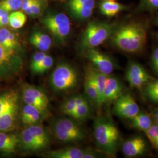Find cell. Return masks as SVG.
Instances as JSON below:
<instances>
[{
	"instance_id": "cell-5",
	"label": "cell",
	"mask_w": 158,
	"mask_h": 158,
	"mask_svg": "<svg viewBox=\"0 0 158 158\" xmlns=\"http://www.w3.org/2000/svg\"><path fill=\"white\" fill-rule=\"evenodd\" d=\"M51 132L57 140L63 143H75L85 139V132L72 119L62 118L55 120L51 125Z\"/></svg>"
},
{
	"instance_id": "cell-19",
	"label": "cell",
	"mask_w": 158,
	"mask_h": 158,
	"mask_svg": "<svg viewBox=\"0 0 158 158\" xmlns=\"http://www.w3.org/2000/svg\"><path fill=\"white\" fill-rule=\"evenodd\" d=\"M84 86L85 95L91 104L98 107V94L95 80L91 71L90 66L87 68L85 72Z\"/></svg>"
},
{
	"instance_id": "cell-12",
	"label": "cell",
	"mask_w": 158,
	"mask_h": 158,
	"mask_svg": "<svg viewBox=\"0 0 158 158\" xmlns=\"http://www.w3.org/2000/svg\"><path fill=\"white\" fill-rule=\"evenodd\" d=\"M86 56L93 67L98 71L107 76L113 73L115 67V63L107 54L96 48H93L86 51Z\"/></svg>"
},
{
	"instance_id": "cell-16",
	"label": "cell",
	"mask_w": 158,
	"mask_h": 158,
	"mask_svg": "<svg viewBox=\"0 0 158 158\" xmlns=\"http://www.w3.org/2000/svg\"><path fill=\"white\" fill-rule=\"evenodd\" d=\"M46 118L45 115L39 109L27 104L23 106L19 114L21 122L25 127L40 124Z\"/></svg>"
},
{
	"instance_id": "cell-44",
	"label": "cell",
	"mask_w": 158,
	"mask_h": 158,
	"mask_svg": "<svg viewBox=\"0 0 158 158\" xmlns=\"http://www.w3.org/2000/svg\"><path fill=\"white\" fill-rule=\"evenodd\" d=\"M153 23L155 25L158 27V15H157L156 16H155V17L153 18Z\"/></svg>"
},
{
	"instance_id": "cell-36",
	"label": "cell",
	"mask_w": 158,
	"mask_h": 158,
	"mask_svg": "<svg viewBox=\"0 0 158 158\" xmlns=\"http://www.w3.org/2000/svg\"><path fill=\"white\" fill-rule=\"evenodd\" d=\"M46 55V54L45 52H42V51L35 53L32 57V59L31 60V63H30L31 70H32L34 68H36L40 63L43 60Z\"/></svg>"
},
{
	"instance_id": "cell-30",
	"label": "cell",
	"mask_w": 158,
	"mask_h": 158,
	"mask_svg": "<svg viewBox=\"0 0 158 158\" xmlns=\"http://www.w3.org/2000/svg\"><path fill=\"white\" fill-rule=\"evenodd\" d=\"M54 63V60L52 57L46 55L43 60L40 64L31 70L32 73L35 74H42L45 73L48 71L53 66Z\"/></svg>"
},
{
	"instance_id": "cell-33",
	"label": "cell",
	"mask_w": 158,
	"mask_h": 158,
	"mask_svg": "<svg viewBox=\"0 0 158 158\" xmlns=\"http://www.w3.org/2000/svg\"><path fill=\"white\" fill-rule=\"evenodd\" d=\"M76 107V96H72L63 102L60 110L62 113L72 117Z\"/></svg>"
},
{
	"instance_id": "cell-26",
	"label": "cell",
	"mask_w": 158,
	"mask_h": 158,
	"mask_svg": "<svg viewBox=\"0 0 158 158\" xmlns=\"http://www.w3.org/2000/svg\"><path fill=\"white\" fill-rule=\"evenodd\" d=\"M90 69L96 81V86L98 94V107H100L104 104V93L107 75L102 73L93 66H90Z\"/></svg>"
},
{
	"instance_id": "cell-40",
	"label": "cell",
	"mask_w": 158,
	"mask_h": 158,
	"mask_svg": "<svg viewBox=\"0 0 158 158\" xmlns=\"http://www.w3.org/2000/svg\"><path fill=\"white\" fill-rule=\"evenodd\" d=\"M150 113L154 123L158 125V108H153Z\"/></svg>"
},
{
	"instance_id": "cell-38",
	"label": "cell",
	"mask_w": 158,
	"mask_h": 158,
	"mask_svg": "<svg viewBox=\"0 0 158 158\" xmlns=\"http://www.w3.org/2000/svg\"><path fill=\"white\" fill-rule=\"evenodd\" d=\"M151 67L154 73L158 75V48H155L151 55Z\"/></svg>"
},
{
	"instance_id": "cell-14",
	"label": "cell",
	"mask_w": 158,
	"mask_h": 158,
	"mask_svg": "<svg viewBox=\"0 0 158 158\" xmlns=\"http://www.w3.org/2000/svg\"><path fill=\"white\" fill-rule=\"evenodd\" d=\"M147 141L142 136L131 138L122 143L121 149L124 155L128 158H135L143 155L147 152Z\"/></svg>"
},
{
	"instance_id": "cell-41",
	"label": "cell",
	"mask_w": 158,
	"mask_h": 158,
	"mask_svg": "<svg viewBox=\"0 0 158 158\" xmlns=\"http://www.w3.org/2000/svg\"><path fill=\"white\" fill-rule=\"evenodd\" d=\"M97 157H98V154L95 151H93L91 149H87L83 158H97Z\"/></svg>"
},
{
	"instance_id": "cell-29",
	"label": "cell",
	"mask_w": 158,
	"mask_h": 158,
	"mask_svg": "<svg viewBox=\"0 0 158 158\" xmlns=\"http://www.w3.org/2000/svg\"><path fill=\"white\" fill-rule=\"evenodd\" d=\"M158 11V0H139L136 8L138 12H153Z\"/></svg>"
},
{
	"instance_id": "cell-43",
	"label": "cell",
	"mask_w": 158,
	"mask_h": 158,
	"mask_svg": "<svg viewBox=\"0 0 158 158\" xmlns=\"http://www.w3.org/2000/svg\"><path fill=\"white\" fill-rule=\"evenodd\" d=\"M8 79V76L0 69V80H4Z\"/></svg>"
},
{
	"instance_id": "cell-2",
	"label": "cell",
	"mask_w": 158,
	"mask_h": 158,
	"mask_svg": "<svg viewBox=\"0 0 158 158\" xmlns=\"http://www.w3.org/2000/svg\"><path fill=\"white\" fill-rule=\"evenodd\" d=\"M96 145L102 153L115 156L122 145V138L117 127L107 116H98L94 122Z\"/></svg>"
},
{
	"instance_id": "cell-10",
	"label": "cell",
	"mask_w": 158,
	"mask_h": 158,
	"mask_svg": "<svg viewBox=\"0 0 158 158\" xmlns=\"http://www.w3.org/2000/svg\"><path fill=\"white\" fill-rule=\"evenodd\" d=\"M22 69V60L16 52L9 51L0 44V69L10 78L19 73Z\"/></svg>"
},
{
	"instance_id": "cell-11",
	"label": "cell",
	"mask_w": 158,
	"mask_h": 158,
	"mask_svg": "<svg viewBox=\"0 0 158 158\" xmlns=\"http://www.w3.org/2000/svg\"><path fill=\"white\" fill-rule=\"evenodd\" d=\"M125 77L130 87L139 90L153 79L141 64L134 61L128 63Z\"/></svg>"
},
{
	"instance_id": "cell-37",
	"label": "cell",
	"mask_w": 158,
	"mask_h": 158,
	"mask_svg": "<svg viewBox=\"0 0 158 158\" xmlns=\"http://www.w3.org/2000/svg\"><path fill=\"white\" fill-rule=\"evenodd\" d=\"M41 6L40 0H34L31 6L25 11V12L28 15H31L34 17L37 16L41 10Z\"/></svg>"
},
{
	"instance_id": "cell-15",
	"label": "cell",
	"mask_w": 158,
	"mask_h": 158,
	"mask_svg": "<svg viewBox=\"0 0 158 158\" xmlns=\"http://www.w3.org/2000/svg\"><path fill=\"white\" fill-rule=\"evenodd\" d=\"M124 93V86L121 81L111 74L108 75L104 93V103L111 104Z\"/></svg>"
},
{
	"instance_id": "cell-3",
	"label": "cell",
	"mask_w": 158,
	"mask_h": 158,
	"mask_svg": "<svg viewBox=\"0 0 158 158\" xmlns=\"http://www.w3.org/2000/svg\"><path fill=\"white\" fill-rule=\"evenodd\" d=\"M49 132L40 124L25 127L19 133V149L25 153L40 152L51 143Z\"/></svg>"
},
{
	"instance_id": "cell-7",
	"label": "cell",
	"mask_w": 158,
	"mask_h": 158,
	"mask_svg": "<svg viewBox=\"0 0 158 158\" xmlns=\"http://www.w3.org/2000/svg\"><path fill=\"white\" fill-rule=\"evenodd\" d=\"M22 98L25 104L39 109L46 118L49 116V98L45 91L41 88L28 84L23 85L22 88Z\"/></svg>"
},
{
	"instance_id": "cell-31",
	"label": "cell",
	"mask_w": 158,
	"mask_h": 158,
	"mask_svg": "<svg viewBox=\"0 0 158 158\" xmlns=\"http://www.w3.org/2000/svg\"><path fill=\"white\" fill-rule=\"evenodd\" d=\"M71 11L74 14V16L79 19L85 20L92 15L93 9L80 7V6H69Z\"/></svg>"
},
{
	"instance_id": "cell-42",
	"label": "cell",
	"mask_w": 158,
	"mask_h": 158,
	"mask_svg": "<svg viewBox=\"0 0 158 158\" xmlns=\"http://www.w3.org/2000/svg\"><path fill=\"white\" fill-rule=\"evenodd\" d=\"M34 0H23L21 9L23 11L25 12L34 2Z\"/></svg>"
},
{
	"instance_id": "cell-21",
	"label": "cell",
	"mask_w": 158,
	"mask_h": 158,
	"mask_svg": "<svg viewBox=\"0 0 158 158\" xmlns=\"http://www.w3.org/2000/svg\"><path fill=\"white\" fill-rule=\"evenodd\" d=\"M128 6L115 1L104 0L99 6L101 13L107 17H114L119 12L128 10Z\"/></svg>"
},
{
	"instance_id": "cell-28",
	"label": "cell",
	"mask_w": 158,
	"mask_h": 158,
	"mask_svg": "<svg viewBox=\"0 0 158 158\" xmlns=\"http://www.w3.org/2000/svg\"><path fill=\"white\" fill-rule=\"evenodd\" d=\"M27 21V16L21 11H13L9 14L8 24L14 29L21 28Z\"/></svg>"
},
{
	"instance_id": "cell-1",
	"label": "cell",
	"mask_w": 158,
	"mask_h": 158,
	"mask_svg": "<svg viewBox=\"0 0 158 158\" xmlns=\"http://www.w3.org/2000/svg\"><path fill=\"white\" fill-rule=\"evenodd\" d=\"M148 25L142 21H130L115 27L112 42L120 51L128 53L141 52L147 43Z\"/></svg>"
},
{
	"instance_id": "cell-25",
	"label": "cell",
	"mask_w": 158,
	"mask_h": 158,
	"mask_svg": "<svg viewBox=\"0 0 158 158\" xmlns=\"http://www.w3.org/2000/svg\"><path fill=\"white\" fill-rule=\"evenodd\" d=\"M130 120L132 128L144 132L153 124L151 115L144 111H139L136 115Z\"/></svg>"
},
{
	"instance_id": "cell-39",
	"label": "cell",
	"mask_w": 158,
	"mask_h": 158,
	"mask_svg": "<svg viewBox=\"0 0 158 158\" xmlns=\"http://www.w3.org/2000/svg\"><path fill=\"white\" fill-rule=\"evenodd\" d=\"M9 12L5 11L0 17V28L5 27L9 23Z\"/></svg>"
},
{
	"instance_id": "cell-32",
	"label": "cell",
	"mask_w": 158,
	"mask_h": 158,
	"mask_svg": "<svg viewBox=\"0 0 158 158\" xmlns=\"http://www.w3.org/2000/svg\"><path fill=\"white\" fill-rule=\"evenodd\" d=\"M23 0H1L0 8L5 11H15L21 8Z\"/></svg>"
},
{
	"instance_id": "cell-20",
	"label": "cell",
	"mask_w": 158,
	"mask_h": 158,
	"mask_svg": "<svg viewBox=\"0 0 158 158\" xmlns=\"http://www.w3.org/2000/svg\"><path fill=\"white\" fill-rule=\"evenodd\" d=\"M87 149L69 147L49 151L46 157L49 158H83Z\"/></svg>"
},
{
	"instance_id": "cell-34",
	"label": "cell",
	"mask_w": 158,
	"mask_h": 158,
	"mask_svg": "<svg viewBox=\"0 0 158 158\" xmlns=\"http://www.w3.org/2000/svg\"><path fill=\"white\" fill-rule=\"evenodd\" d=\"M145 133L152 147L158 152V125L154 123Z\"/></svg>"
},
{
	"instance_id": "cell-8",
	"label": "cell",
	"mask_w": 158,
	"mask_h": 158,
	"mask_svg": "<svg viewBox=\"0 0 158 158\" xmlns=\"http://www.w3.org/2000/svg\"><path fill=\"white\" fill-rule=\"evenodd\" d=\"M43 23L57 42L64 43L70 32V22L64 13L48 15L43 19Z\"/></svg>"
},
{
	"instance_id": "cell-27",
	"label": "cell",
	"mask_w": 158,
	"mask_h": 158,
	"mask_svg": "<svg viewBox=\"0 0 158 158\" xmlns=\"http://www.w3.org/2000/svg\"><path fill=\"white\" fill-rule=\"evenodd\" d=\"M144 87L145 97L149 101L158 104V79H153Z\"/></svg>"
},
{
	"instance_id": "cell-4",
	"label": "cell",
	"mask_w": 158,
	"mask_h": 158,
	"mask_svg": "<svg viewBox=\"0 0 158 158\" xmlns=\"http://www.w3.org/2000/svg\"><path fill=\"white\" fill-rule=\"evenodd\" d=\"M115 26L108 23L91 21L88 24L82 35L80 46L87 51L102 45L111 36Z\"/></svg>"
},
{
	"instance_id": "cell-24",
	"label": "cell",
	"mask_w": 158,
	"mask_h": 158,
	"mask_svg": "<svg viewBox=\"0 0 158 158\" xmlns=\"http://www.w3.org/2000/svg\"><path fill=\"white\" fill-rule=\"evenodd\" d=\"M19 93L16 90L6 91L0 94V116L19 103Z\"/></svg>"
},
{
	"instance_id": "cell-13",
	"label": "cell",
	"mask_w": 158,
	"mask_h": 158,
	"mask_svg": "<svg viewBox=\"0 0 158 158\" xmlns=\"http://www.w3.org/2000/svg\"><path fill=\"white\" fill-rule=\"evenodd\" d=\"M19 146V133L15 130L0 132V155L10 156L17 152Z\"/></svg>"
},
{
	"instance_id": "cell-9",
	"label": "cell",
	"mask_w": 158,
	"mask_h": 158,
	"mask_svg": "<svg viewBox=\"0 0 158 158\" xmlns=\"http://www.w3.org/2000/svg\"><path fill=\"white\" fill-rule=\"evenodd\" d=\"M140 111V108L130 93L124 92L114 102L113 113L119 118L131 119Z\"/></svg>"
},
{
	"instance_id": "cell-45",
	"label": "cell",
	"mask_w": 158,
	"mask_h": 158,
	"mask_svg": "<svg viewBox=\"0 0 158 158\" xmlns=\"http://www.w3.org/2000/svg\"><path fill=\"white\" fill-rule=\"evenodd\" d=\"M106 1H115V0H106Z\"/></svg>"
},
{
	"instance_id": "cell-18",
	"label": "cell",
	"mask_w": 158,
	"mask_h": 158,
	"mask_svg": "<svg viewBox=\"0 0 158 158\" xmlns=\"http://www.w3.org/2000/svg\"><path fill=\"white\" fill-rule=\"evenodd\" d=\"M76 107L72 118L79 121H85L90 116V102L86 96L78 94L76 95Z\"/></svg>"
},
{
	"instance_id": "cell-23",
	"label": "cell",
	"mask_w": 158,
	"mask_h": 158,
	"mask_svg": "<svg viewBox=\"0 0 158 158\" xmlns=\"http://www.w3.org/2000/svg\"><path fill=\"white\" fill-rule=\"evenodd\" d=\"M0 44L9 51L16 52L19 40L17 35L5 27L0 28Z\"/></svg>"
},
{
	"instance_id": "cell-22",
	"label": "cell",
	"mask_w": 158,
	"mask_h": 158,
	"mask_svg": "<svg viewBox=\"0 0 158 158\" xmlns=\"http://www.w3.org/2000/svg\"><path fill=\"white\" fill-rule=\"evenodd\" d=\"M29 42L38 50L45 52L51 49L52 40L48 35L40 31H35L31 34Z\"/></svg>"
},
{
	"instance_id": "cell-17",
	"label": "cell",
	"mask_w": 158,
	"mask_h": 158,
	"mask_svg": "<svg viewBox=\"0 0 158 158\" xmlns=\"http://www.w3.org/2000/svg\"><path fill=\"white\" fill-rule=\"evenodd\" d=\"M19 103L10 108L0 116V132L15 130L19 118Z\"/></svg>"
},
{
	"instance_id": "cell-35",
	"label": "cell",
	"mask_w": 158,
	"mask_h": 158,
	"mask_svg": "<svg viewBox=\"0 0 158 158\" xmlns=\"http://www.w3.org/2000/svg\"><path fill=\"white\" fill-rule=\"evenodd\" d=\"M95 0H70L69 6H80L94 9Z\"/></svg>"
},
{
	"instance_id": "cell-46",
	"label": "cell",
	"mask_w": 158,
	"mask_h": 158,
	"mask_svg": "<svg viewBox=\"0 0 158 158\" xmlns=\"http://www.w3.org/2000/svg\"><path fill=\"white\" fill-rule=\"evenodd\" d=\"M157 38H158V35H157Z\"/></svg>"
},
{
	"instance_id": "cell-6",
	"label": "cell",
	"mask_w": 158,
	"mask_h": 158,
	"mask_svg": "<svg viewBox=\"0 0 158 158\" xmlns=\"http://www.w3.org/2000/svg\"><path fill=\"white\" fill-rule=\"evenodd\" d=\"M78 74L74 68L66 63H61L52 73L49 79L51 87L56 92H65L74 88L78 83Z\"/></svg>"
}]
</instances>
